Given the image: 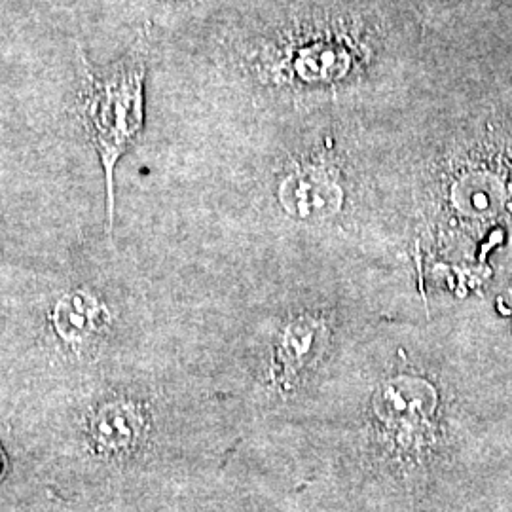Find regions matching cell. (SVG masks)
<instances>
[{
	"mask_svg": "<svg viewBox=\"0 0 512 512\" xmlns=\"http://www.w3.org/2000/svg\"><path fill=\"white\" fill-rule=\"evenodd\" d=\"M80 90L74 112L88 133L105 173L109 228L114 220V169L133 147L145 124V59L137 52L97 73L80 50Z\"/></svg>",
	"mask_w": 512,
	"mask_h": 512,
	"instance_id": "1",
	"label": "cell"
},
{
	"mask_svg": "<svg viewBox=\"0 0 512 512\" xmlns=\"http://www.w3.org/2000/svg\"><path fill=\"white\" fill-rule=\"evenodd\" d=\"M80 429L93 458L124 461L147 448L154 433V412L141 395L110 391L88 404Z\"/></svg>",
	"mask_w": 512,
	"mask_h": 512,
	"instance_id": "2",
	"label": "cell"
},
{
	"mask_svg": "<svg viewBox=\"0 0 512 512\" xmlns=\"http://www.w3.org/2000/svg\"><path fill=\"white\" fill-rule=\"evenodd\" d=\"M330 325L313 313H298L287 319L275 334L270 351L268 382L279 391H293L304 384L311 370L321 363L329 346Z\"/></svg>",
	"mask_w": 512,
	"mask_h": 512,
	"instance_id": "3",
	"label": "cell"
},
{
	"mask_svg": "<svg viewBox=\"0 0 512 512\" xmlns=\"http://www.w3.org/2000/svg\"><path fill=\"white\" fill-rule=\"evenodd\" d=\"M46 319L59 348L71 355H86L101 346L114 323L109 302L92 287H73L59 294Z\"/></svg>",
	"mask_w": 512,
	"mask_h": 512,
	"instance_id": "4",
	"label": "cell"
},
{
	"mask_svg": "<svg viewBox=\"0 0 512 512\" xmlns=\"http://www.w3.org/2000/svg\"><path fill=\"white\" fill-rule=\"evenodd\" d=\"M293 54L285 52V65L293 63V76L304 82H330L346 76L359 63L361 52H357L346 35L321 33L296 40Z\"/></svg>",
	"mask_w": 512,
	"mask_h": 512,
	"instance_id": "5",
	"label": "cell"
},
{
	"mask_svg": "<svg viewBox=\"0 0 512 512\" xmlns=\"http://www.w3.org/2000/svg\"><path fill=\"white\" fill-rule=\"evenodd\" d=\"M281 194L300 217H323L338 209L340 188L336 173L325 165H300L285 179Z\"/></svg>",
	"mask_w": 512,
	"mask_h": 512,
	"instance_id": "6",
	"label": "cell"
},
{
	"mask_svg": "<svg viewBox=\"0 0 512 512\" xmlns=\"http://www.w3.org/2000/svg\"><path fill=\"white\" fill-rule=\"evenodd\" d=\"M6 473H8V454H6V448L0 442V482L4 480Z\"/></svg>",
	"mask_w": 512,
	"mask_h": 512,
	"instance_id": "7",
	"label": "cell"
}]
</instances>
